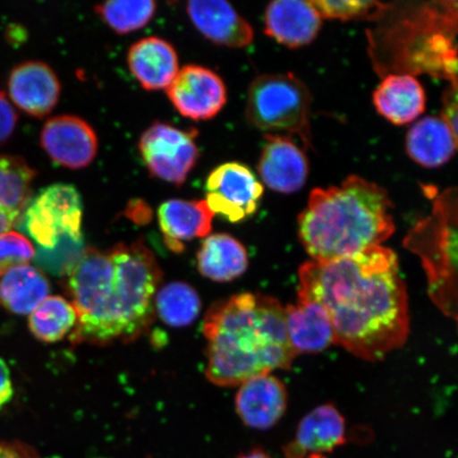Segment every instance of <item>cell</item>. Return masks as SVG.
<instances>
[{"label":"cell","instance_id":"484cf974","mask_svg":"<svg viewBox=\"0 0 458 458\" xmlns=\"http://www.w3.org/2000/svg\"><path fill=\"white\" fill-rule=\"evenodd\" d=\"M77 312L72 302L61 296H48L30 314L29 329L38 340L59 342L77 325Z\"/></svg>","mask_w":458,"mask_h":458},{"label":"cell","instance_id":"52a82bcc","mask_svg":"<svg viewBox=\"0 0 458 458\" xmlns=\"http://www.w3.org/2000/svg\"><path fill=\"white\" fill-rule=\"evenodd\" d=\"M25 227L38 245L53 249L63 237L81 240L82 199L76 188L55 184L43 189L25 209Z\"/></svg>","mask_w":458,"mask_h":458},{"label":"cell","instance_id":"5bb4252c","mask_svg":"<svg viewBox=\"0 0 458 458\" xmlns=\"http://www.w3.org/2000/svg\"><path fill=\"white\" fill-rule=\"evenodd\" d=\"M286 408V388L275 376H256L240 386L236 397L237 414L250 428H271L282 420Z\"/></svg>","mask_w":458,"mask_h":458},{"label":"cell","instance_id":"8992f818","mask_svg":"<svg viewBox=\"0 0 458 458\" xmlns=\"http://www.w3.org/2000/svg\"><path fill=\"white\" fill-rule=\"evenodd\" d=\"M311 102L307 85L293 73L262 74L250 86L246 117L258 130L297 135L311 147Z\"/></svg>","mask_w":458,"mask_h":458},{"label":"cell","instance_id":"e575fe53","mask_svg":"<svg viewBox=\"0 0 458 458\" xmlns=\"http://www.w3.org/2000/svg\"><path fill=\"white\" fill-rule=\"evenodd\" d=\"M19 216L0 209V236L10 232V229L14 226L16 221H19Z\"/></svg>","mask_w":458,"mask_h":458},{"label":"cell","instance_id":"ffe728a7","mask_svg":"<svg viewBox=\"0 0 458 458\" xmlns=\"http://www.w3.org/2000/svg\"><path fill=\"white\" fill-rule=\"evenodd\" d=\"M128 64L143 89H167L179 72L176 51L163 38L151 37L140 39L129 50Z\"/></svg>","mask_w":458,"mask_h":458},{"label":"cell","instance_id":"277c9868","mask_svg":"<svg viewBox=\"0 0 458 458\" xmlns=\"http://www.w3.org/2000/svg\"><path fill=\"white\" fill-rule=\"evenodd\" d=\"M394 204L385 188L358 175L317 188L299 216V236L313 261L327 262L380 245L394 233Z\"/></svg>","mask_w":458,"mask_h":458},{"label":"cell","instance_id":"d6a6232c","mask_svg":"<svg viewBox=\"0 0 458 458\" xmlns=\"http://www.w3.org/2000/svg\"><path fill=\"white\" fill-rule=\"evenodd\" d=\"M443 119L457 135V89L452 88L445 93Z\"/></svg>","mask_w":458,"mask_h":458},{"label":"cell","instance_id":"d6986e66","mask_svg":"<svg viewBox=\"0 0 458 458\" xmlns=\"http://www.w3.org/2000/svg\"><path fill=\"white\" fill-rule=\"evenodd\" d=\"M214 216L206 200L169 199L158 208L165 242L174 251H181L184 242L208 236Z\"/></svg>","mask_w":458,"mask_h":458},{"label":"cell","instance_id":"e0dca14e","mask_svg":"<svg viewBox=\"0 0 458 458\" xmlns=\"http://www.w3.org/2000/svg\"><path fill=\"white\" fill-rule=\"evenodd\" d=\"M265 31L280 44L300 48L314 41L322 28V17L311 2L277 0L267 5Z\"/></svg>","mask_w":458,"mask_h":458},{"label":"cell","instance_id":"83f0119b","mask_svg":"<svg viewBox=\"0 0 458 458\" xmlns=\"http://www.w3.org/2000/svg\"><path fill=\"white\" fill-rule=\"evenodd\" d=\"M157 8V3L151 0H116L98 4L95 10L114 32L127 34L148 25Z\"/></svg>","mask_w":458,"mask_h":458},{"label":"cell","instance_id":"1f68e13d","mask_svg":"<svg viewBox=\"0 0 458 458\" xmlns=\"http://www.w3.org/2000/svg\"><path fill=\"white\" fill-rule=\"evenodd\" d=\"M0 458H41V456L31 445L0 439Z\"/></svg>","mask_w":458,"mask_h":458},{"label":"cell","instance_id":"3957f363","mask_svg":"<svg viewBox=\"0 0 458 458\" xmlns=\"http://www.w3.org/2000/svg\"><path fill=\"white\" fill-rule=\"evenodd\" d=\"M208 379L238 386L250 377L290 369L297 356L285 329L284 308L273 297L242 293L217 301L206 314Z\"/></svg>","mask_w":458,"mask_h":458},{"label":"cell","instance_id":"44dd1931","mask_svg":"<svg viewBox=\"0 0 458 458\" xmlns=\"http://www.w3.org/2000/svg\"><path fill=\"white\" fill-rule=\"evenodd\" d=\"M422 85L410 74H389L375 90L377 113L394 124L413 123L426 110Z\"/></svg>","mask_w":458,"mask_h":458},{"label":"cell","instance_id":"8fae6325","mask_svg":"<svg viewBox=\"0 0 458 458\" xmlns=\"http://www.w3.org/2000/svg\"><path fill=\"white\" fill-rule=\"evenodd\" d=\"M41 145L53 162L72 170L88 167L98 152L93 128L71 114L51 118L45 123Z\"/></svg>","mask_w":458,"mask_h":458},{"label":"cell","instance_id":"603a6c76","mask_svg":"<svg viewBox=\"0 0 458 458\" xmlns=\"http://www.w3.org/2000/svg\"><path fill=\"white\" fill-rule=\"evenodd\" d=\"M49 292L47 277L29 263L11 267L0 275V307L11 313L31 314L47 299Z\"/></svg>","mask_w":458,"mask_h":458},{"label":"cell","instance_id":"9a60e30c","mask_svg":"<svg viewBox=\"0 0 458 458\" xmlns=\"http://www.w3.org/2000/svg\"><path fill=\"white\" fill-rule=\"evenodd\" d=\"M187 13L198 30L215 44L242 48L253 42L250 22L223 0H193L187 4Z\"/></svg>","mask_w":458,"mask_h":458},{"label":"cell","instance_id":"d590c367","mask_svg":"<svg viewBox=\"0 0 458 458\" xmlns=\"http://www.w3.org/2000/svg\"><path fill=\"white\" fill-rule=\"evenodd\" d=\"M238 458H271L268 456L265 451L255 449L249 452V454H245Z\"/></svg>","mask_w":458,"mask_h":458},{"label":"cell","instance_id":"2e32d148","mask_svg":"<svg viewBox=\"0 0 458 458\" xmlns=\"http://www.w3.org/2000/svg\"><path fill=\"white\" fill-rule=\"evenodd\" d=\"M345 443V420L335 405L324 404L302 418L294 439L284 451L286 458H306L323 455Z\"/></svg>","mask_w":458,"mask_h":458},{"label":"cell","instance_id":"4dcf8cb0","mask_svg":"<svg viewBox=\"0 0 458 458\" xmlns=\"http://www.w3.org/2000/svg\"><path fill=\"white\" fill-rule=\"evenodd\" d=\"M19 114L4 91H0V145L13 135Z\"/></svg>","mask_w":458,"mask_h":458},{"label":"cell","instance_id":"7c38bea8","mask_svg":"<svg viewBox=\"0 0 458 458\" xmlns=\"http://www.w3.org/2000/svg\"><path fill=\"white\" fill-rule=\"evenodd\" d=\"M258 172L272 191L294 193L306 184L309 160L292 136L266 134V145L262 148Z\"/></svg>","mask_w":458,"mask_h":458},{"label":"cell","instance_id":"7402d4cb","mask_svg":"<svg viewBox=\"0 0 458 458\" xmlns=\"http://www.w3.org/2000/svg\"><path fill=\"white\" fill-rule=\"evenodd\" d=\"M457 135L443 118L428 116L417 122L406 135V151L417 164L438 168L454 157Z\"/></svg>","mask_w":458,"mask_h":458},{"label":"cell","instance_id":"f546056e","mask_svg":"<svg viewBox=\"0 0 458 458\" xmlns=\"http://www.w3.org/2000/svg\"><path fill=\"white\" fill-rule=\"evenodd\" d=\"M33 245L22 234L8 232L0 236V275L9 268L27 265L33 259Z\"/></svg>","mask_w":458,"mask_h":458},{"label":"cell","instance_id":"d4e9b609","mask_svg":"<svg viewBox=\"0 0 458 458\" xmlns=\"http://www.w3.org/2000/svg\"><path fill=\"white\" fill-rule=\"evenodd\" d=\"M36 175L24 158L0 156V209L20 217L30 199Z\"/></svg>","mask_w":458,"mask_h":458},{"label":"cell","instance_id":"30bf717a","mask_svg":"<svg viewBox=\"0 0 458 458\" xmlns=\"http://www.w3.org/2000/svg\"><path fill=\"white\" fill-rule=\"evenodd\" d=\"M167 95L182 116L196 122L214 118L227 100L225 84L219 74L198 65L179 71L167 88Z\"/></svg>","mask_w":458,"mask_h":458},{"label":"cell","instance_id":"ac0fdd59","mask_svg":"<svg viewBox=\"0 0 458 458\" xmlns=\"http://www.w3.org/2000/svg\"><path fill=\"white\" fill-rule=\"evenodd\" d=\"M285 329L297 356L318 353L335 344L327 311L318 301L299 295L296 305L284 308Z\"/></svg>","mask_w":458,"mask_h":458},{"label":"cell","instance_id":"ba28073f","mask_svg":"<svg viewBox=\"0 0 458 458\" xmlns=\"http://www.w3.org/2000/svg\"><path fill=\"white\" fill-rule=\"evenodd\" d=\"M139 148L151 175L174 185L185 182L199 156L193 135L163 123L143 131Z\"/></svg>","mask_w":458,"mask_h":458},{"label":"cell","instance_id":"4316f807","mask_svg":"<svg viewBox=\"0 0 458 458\" xmlns=\"http://www.w3.org/2000/svg\"><path fill=\"white\" fill-rule=\"evenodd\" d=\"M154 307L165 324L171 327H186L198 318L200 300L191 285L175 282L157 292Z\"/></svg>","mask_w":458,"mask_h":458},{"label":"cell","instance_id":"cb8c5ba5","mask_svg":"<svg viewBox=\"0 0 458 458\" xmlns=\"http://www.w3.org/2000/svg\"><path fill=\"white\" fill-rule=\"evenodd\" d=\"M248 267V251L231 234L216 233L206 238L198 253L199 273L214 282H232L242 276Z\"/></svg>","mask_w":458,"mask_h":458},{"label":"cell","instance_id":"5b68a950","mask_svg":"<svg viewBox=\"0 0 458 458\" xmlns=\"http://www.w3.org/2000/svg\"><path fill=\"white\" fill-rule=\"evenodd\" d=\"M449 191L434 205V213L406 237V248L421 257L428 293L446 315L456 317L457 209Z\"/></svg>","mask_w":458,"mask_h":458},{"label":"cell","instance_id":"6da1fadb","mask_svg":"<svg viewBox=\"0 0 458 458\" xmlns=\"http://www.w3.org/2000/svg\"><path fill=\"white\" fill-rule=\"evenodd\" d=\"M299 295L327 311L335 344L368 360L403 346L410 331L408 294L398 259L380 245L300 268Z\"/></svg>","mask_w":458,"mask_h":458},{"label":"cell","instance_id":"f1b7e54d","mask_svg":"<svg viewBox=\"0 0 458 458\" xmlns=\"http://www.w3.org/2000/svg\"><path fill=\"white\" fill-rule=\"evenodd\" d=\"M311 4L323 19L343 21L357 20H376L386 7L377 2H360V0H311Z\"/></svg>","mask_w":458,"mask_h":458},{"label":"cell","instance_id":"8d00e7d4","mask_svg":"<svg viewBox=\"0 0 458 458\" xmlns=\"http://www.w3.org/2000/svg\"><path fill=\"white\" fill-rule=\"evenodd\" d=\"M306 458H327L322 454H313V455H310V456H308Z\"/></svg>","mask_w":458,"mask_h":458},{"label":"cell","instance_id":"4fadbf2b","mask_svg":"<svg viewBox=\"0 0 458 458\" xmlns=\"http://www.w3.org/2000/svg\"><path fill=\"white\" fill-rule=\"evenodd\" d=\"M8 88L14 105L37 118L47 116L61 95L55 72L41 61H27L15 66L10 72Z\"/></svg>","mask_w":458,"mask_h":458},{"label":"cell","instance_id":"836d02e7","mask_svg":"<svg viewBox=\"0 0 458 458\" xmlns=\"http://www.w3.org/2000/svg\"><path fill=\"white\" fill-rule=\"evenodd\" d=\"M13 393L10 370L4 360L0 358V409H3L13 399Z\"/></svg>","mask_w":458,"mask_h":458},{"label":"cell","instance_id":"9c48e42d","mask_svg":"<svg viewBox=\"0 0 458 458\" xmlns=\"http://www.w3.org/2000/svg\"><path fill=\"white\" fill-rule=\"evenodd\" d=\"M205 191L215 215L238 223L256 213L265 188L246 165L226 163L211 172Z\"/></svg>","mask_w":458,"mask_h":458},{"label":"cell","instance_id":"7a4b0ae2","mask_svg":"<svg viewBox=\"0 0 458 458\" xmlns=\"http://www.w3.org/2000/svg\"><path fill=\"white\" fill-rule=\"evenodd\" d=\"M162 276L142 240L106 250L86 249L66 277L78 317L72 342L106 345L136 339L151 322Z\"/></svg>","mask_w":458,"mask_h":458}]
</instances>
